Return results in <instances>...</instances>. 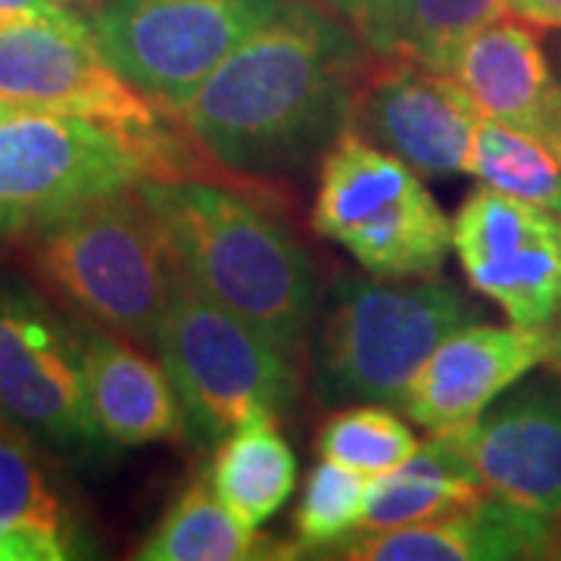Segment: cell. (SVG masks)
Returning a JSON list of instances; mask_svg holds the SVG:
<instances>
[{"mask_svg":"<svg viewBox=\"0 0 561 561\" xmlns=\"http://www.w3.org/2000/svg\"><path fill=\"white\" fill-rule=\"evenodd\" d=\"M57 3H62V7H69V10H76V13H91V10H98V7H103V3H110V0H57Z\"/></svg>","mask_w":561,"mask_h":561,"instance_id":"obj_29","label":"cell"},{"mask_svg":"<svg viewBox=\"0 0 561 561\" xmlns=\"http://www.w3.org/2000/svg\"><path fill=\"white\" fill-rule=\"evenodd\" d=\"M453 250L471 290L512 324L549 328L561 316V216L490 184L453 216Z\"/></svg>","mask_w":561,"mask_h":561,"instance_id":"obj_11","label":"cell"},{"mask_svg":"<svg viewBox=\"0 0 561 561\" xmlns=\"http://www.w3.org/2000/svg\"><path fill=\"white\" fill-rule=\"evenodd\" d=\"M0 415L72 461L113 449L91 412L84 321L13 278H0Z\"/></svg>","mask_w":561,"mask_h":561,"instance_id":"obj_9","label":"cell"},{"mask_svg":"<svg viewBox=\"0 0 561 561\" xmlns=\"http://www.w3.org/2000/svg\"><path fill=\"white\" fill-rule=\"evenodd\" d=\"M446 72L483 119L542 140L561 157V76L527 25L505 16L486 22L461 41Z\"/></svg>","mask_w":561,"mask_h":561,"instance_id":"obj_16","label":"cell"},{"mask_svg":"<svg viewBox=\"0 0 561 561\" xmlns=\"http://www.w3.org/2000/svg\"><path fill=\"white\" fill-rule=\"evenodd\" d=\"M368 481L371 478L331 459H321L309 471L294 515L297 556H328L331 549L359 534Z\"/></svg>","mask_w":561,"mask_h":561,"instance_id":"obj_25","label":"cell"},{"mask_svg":"<svg viewBox=\"0 0 561 561\" xmlns=\"http://www.w3.org/2000/svg\"><path fill=\"white\" fill-rule=\"evenodd\" d=\"M371 54L316 0H287L175 113L209 160L256 179L309 172L350 128Z\"/></svg>","mask_w":561,"mask_h":561,"instance_id":"obj_1","label":"cell"},{"mask_svg":"<svg viewBox=\"0 0 561 561\" xmlns=\"http://www.w3.org/2000/svg\"><path fill=\"white\" fill-rule=\"evenodd\" d=\"M38 446L0 415V561L84 559L88 524Z\"/></svg>","mask_w":561,"mask_h":561,"instance_id":"obj_18","label":"cell"},{"mask_svg":"<svg viewBox=\"0 0 561 561\" xmlns=\"http://www.w3.org/2000/svg\"><path fill=\"white\" fill-rule=\"evenodd\" d=\"M549 362L556 365V371L561 375V316H559V331L552 334V356H549Z\"/></svg>","mask_w":561,"mask_h":561,"instance_id":"obj_30","label":"cell"},{"mask_svg":"<svg viewBox=\"0 0 561 561\" xmlns=\"http://www.w3.org/2000/svg\"><path fill=\"white\" fill-rule=\"evenodd\" d=\"M0 94L41 113L116 128L153 150L169 179H187L181 172L184 144L169 125L175 119L103 57L81 13L0 28Z\"/></svg>","mask_w":561,"mask_h":561,"instance_id":"obj_7","label":"cell"},{"mask_svg":"<svg viewBox=\"0 0 561 561\" xmlns=\"http://www.w3.org/2000/svg\"><path fill=\"white\" fill-rule=\"evenodd\" d=\"M157 350L197 443H219L256 415L284 419L300 397L294 356L213 300L181 262Z\"/></svg>","mask_w":561,"mask_h":561,"instance_id":"obj_5","label":"cell"},{"mask_svg":"<svg viewBox=\"0 0 561 561\" xmlns=\"http://www.w3.org/2000/svg\"><path fill=\"white\" fill-rule=\"evenodd\" d=\"M297 556L294 542L265 537L234 515L209 478H194L169 502L162 518L140 542V561H260Z\"/></svg>","mask_w":561,"mask_h":561,"instance_id":"obj_21","label":"cell"},{"mask_svg":"<svg viewBox=\"0 0 561 561\" xmlns=\"http://www.w3.org/2000/svg\"><path fill=\"white\" fill-rule=\"evenodd\" d=\"M419 449L412 427L383 409L381 402H353L341 405L331 419H324L316 453L359 471L365 478H381L400 468Z\"/></svg>","mask_w":561,"mask_h":561,"instance_id":"obj_24","label":"cell"},{"mask_svg":"<svg viewBox=\"0 0 561 561\" xmlns=\"http://www.w3.org/2000/svg\"><path fill=\"white\" fill-rule=\"evenodd\" d=\"M481 319V306L437 278L381 280L337 275L324 294L316 341V397L400 405L421 365L449 334Z\"/></svg>","mask_w":561,"mask_h":561,"instance_id":"obj_4","label":"cell"},{"mask_svg":"<svg viewBox=\"0 0 561 561\" xmlns=\"http://www.w3.org/2000/svg\"><path fill=\"white\" fill-rule=\"evenodd\" d=\"M287 0H110L84 13L103 57L175 119Z\"/></svg>","mask_w":561,"mask_h":561,"instance_id":"obj_10","label":"cell"},{"mask_svg":"<svg viewBox=\"0 0 561 561\" xmlns=\"http://www.w3.org/2000/svg\"><path fill=\"white\" fill-rule=\"evenodd\" d=\"M481 119L449 72L371 54L353 98L350 128L409 162L421 179H459L471 175Z\"/></svg>","mask_w":561,"mask_h":561,"instance_id":"obj_12","label":"cell"},{"mask_svg":"<svg viewBox=\"0 0 561 561\" xmlns=\"http://www.w3.org/2000/svg\"><path fill=\"white\" fill-rule=\"evenodd\" d=\"M144 179L162 160L101 122L28 113L0 125V241H25L66 209Z\"/></svg>","mask_w":561,"mask_h":561,"instance_id":"obj_8","label":"cell"},{"mask_svg":"<svg viewBox=\"0 0 561 561\" xmlns=\"http://www.w3.org/2000/svg\"><path fill=\"white\" fill-rule=\"evenodd\" d=\"M483 490L561 518V375H542L493 402L461 431Z\"/></svg>","mask_w":561,"mask_h":561,"instance_id":"obj_15","label":"cell"},{"mask_svg":"<svg viewBox=\"0 0 561 561\" xmlns=\"http://www.w3.org/2000/svg\"><path fill=\"white\" fill-rule=\"evenodd\" d=\"M559 72H561V50H559Z\"/></svg>","mask_w":561,"mask_h":561,"instance_id":"obj_31","label":"cell"},{"mask_svg":"<svg viewBox=\"0 0 561 561\" xmlns=\"http://www.w3.org/2000/svg\"><path fill=\"white\" fill-rule=\"evenodd\" d=\"M181 268L203 290L297 356L321 316L309 253L262 203L197 179H144Z\"/></svg>","mask_w":561,"mask_h":561,"instance_id":"obj_2","label":"cell"},{"mask_svg":"<svg viewBox=\"0 0 561 561\" xmlns=\"http://www.w3.org/2000/svg\"><path fill=\"white\" fill-rule=\"evenodd\" d=\"M278 415H256L221 437L209 481L219 500L250 527H265L287 505L300 465L278 431Z\"/></svg>","mask_w":561,"mask_h":561,"instance_id":"obj_22","label":"cell"},{"mask_svg":"<svg viewBox=\"0 0 561 561\" xmlns=\"http://www.w3.org/2000/svg\"><path fill=\"white\" fill-rule=\"evenodd\" d=\"M28 113H41V110L28 106V103L13 101V98H7V94H0V125L10 119H20V116H28Z\"/></svg>","mask_w":561,"mask_h":561,"instance_id":"obj_28","label":"cell"},{"mask_svg":"<svg viewBox=\"0 0 561 561\" xmlns=\"http://www.w3.org/2000/svg\"><path fill=\"white\" fill-rule=\"evenodd\" d=\"M471 175L502 194L561 216V157L524 131L481 119L471 150Z\"/></svg>","mask_w":561,"mask_h":561,"instance_id":"obj_23","label":"cell"},{"mask_svg":"<svg viewBox=\"0 0 561 561\" xmlns=\"http://www.w3.org/2000/svg\"><path fill=\"white\" fill-rule=\"evenodd\" d=\"M552 356L549 328L465 324L431 353L400 409L427 434L465 431Z\"/></svg>","mask_w":561,"mask_h":561,"instance_id":"obj_13","label":"cell"},{"mask_svg":"<svg viewBox=\"0 0 561 561\" xmlns=\"http://www.w3.org/2000/svg\"><path fill=\"white\" fill-rule=\"evenodd\" d=\"M324 559L350 561H524L561 559V518L496 493L446 512L440 518L356 534Z\"/></svg>","mask_w":561,"mask_h":561,"instance_id":"obj_14","label":"cell"},{"mask_svg":"<svg viewBox=\"0 0 561 561\" xmlns=\"http://www.w3.org/2000/svg\"><path fill=\"white\" fill-rule=\"evenodd\" d=\"M84 375L91 412L113 446L191 440V424L165 365L135 341L84 321Z\"/></svg>","mask_w":561,"mask_h":561,"instance_id":"obj_17","label":"cell"},{"mask_svg":"<svg viewBox=\"0 0 561 561\" xmlns=\"http://www.w3.org/2000/svg\"><path fill=\"white\" fill-rule=\"evenodd\" d=\"M309 225L381 280L437 278L453 250V219L419 172L353 128L319 162Z\"/></svg>","mask_w":561,"mask_h":561,"instance_id":"obj_6","label":"cell"},{"mask_svg":"<svg viewBox=\"0 0 561 561\" xmlns=\"http://www.w3.org/2000/svg\"><path fill=\"white\" fill-rule=\"evenodd\" d=\"M508 10L530 25L561 28V0H508Z\"/></svg>","mask_w":561,"mask_h":561,"instance_id":"obj_27","label":"cell"},{"mask_svg":"<svg viewBox=\"0 0 561 561\" xmlns=\"http://www.w3.org/2000/svg\"><path fill=\"white\" fill-rule=\"evenodd\" d=\"M69 16H76V10L62 7L57 0H0V28L16 22L69 20Z\"/></svg>","mask_w":561,"mask_h":561,"instance_id":"obj_26","label":"cell"},{"mask_svg":"<svg viewBox=\"0 0 561 561\" xmlns=\"http://www.w3.org/2000/svg\"><path fill=\"white\" fill-rule=\"evenodd\" d=\"M483 493L486 490L465 449L461 431L431 434V440L419 443V449L400 468L368 481L359 534L431 522Z\"/></svg>","mask_w":561,"mask_h":561,"instance_id":"obj_20","label":"cell"},{"mask_svg":"<svg viewBox=\"0 0 561 561\" xmlns=\"http://www.w3.org/2000/svg\"><path fill=\"white\" fill-rule=\"evenodd\" d=\"M375 57H405L446 72L461 41L500 20L508 0H316Z\"/></svg>","mask_w":561,"mask_h":561,"instance_id":"obj_19","label":"cell"},{"mask_svg":"<svg viewBox=\"0 0 561 561\" xmlns=\"http://www.w3.org/2000/svg\"><path fill=\"white\" fill-rule=\"evenodd\" d=\"M25 241L35 275L81 321L157 343L179 260L144 181L66 209Z\"/></svg>","mask_w":561,"mask_h":561,"instance_id":"obj_3","label":"cell"}]
</instances>
